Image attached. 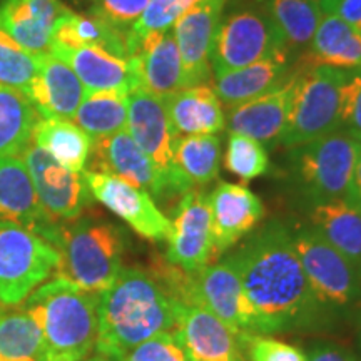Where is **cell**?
Wrapping results in <instances>:
<instances>
[{
	"label": "cell",
	"mask_w": 361,
	"mask_h": 361,
	"mask_svg": "<svg viewBox=\"0 0 361 361\" xmlns=\"http://www.w3.org/2000/svg\"><path fill=\"white\" fill-rule=\"evenodd\" d=\"M236 266L252 335L326 329L336 319L316 300L293 245V233L271 221L228 255Z\"/></svg>",
	"instance_id": "1"
},
{
	"label": "cell",
	"mask_w": 361,
	"mask_h": 361,
	"mask_svg": "<svg viewBox=\"0 0 361 361\" xmlns=\"http://www.w3.org/2000/svg\"><path fill=\"white\" fill-rule=\"evenodd\" d=\"M179 303L151 269L121 271L99 295V358L121 361L141 343L173 331Z\"/></svg>",
	"instance_id": "2"
},
{
	"label": "cell",
	"mask_w": 361,
	"mask_h": 361,
	"mask_svg": "<svg viewBox=\"0 0 361 361\" xmlns=\"http://www.w3.org/2000/svg\"><path fill=\"white\" fill-rule=\"evenodd\" d=\"M42 323L49 361H84L96 350L99 295L54 276L27 298Z\"/></svg>",
	"instance_id": "3"
},
{
	"label": "cell",
	"mask_w": 361,
	"mask_h": 361,
	"mask_svg": "<svg viewBox=\"0 0 361 361\" xmlns=\"http://www.w3.org/2000/svg\"><path fill=\"white\" fill-rule=\"evenodd\" d=\"M59 226L56 246L61 255L56 276L85 291L101 295L123 271L126 236L114 223L94 218Z\"/></svg>",
	"instance_id": "4"
},
{
	"label": "cell",
	"mask_w": 361,
	"mask_h": 361,
	"mask_svg": "<svg viewBox=\"0 0 361 361\" xmlns=\"http://www.w3.org/2000/svg\"><path fill=\"white\" fill-rule=\"evenodd\" d=\"M361 142L338 129L288 149L286 174L296 196L308 207L346 200Z\"/></svg>",
	"instance_id": "5"
},
{
	"label": "cell",
	"mask_w": 361,
	"mask_h": 361,
	"mask_svg": "<svg viewBox=\"0 0 361 361\" xmlns=\"http://www.w3.org/2000/svg\"><path fill=\"white\" fill-rule=\"evenodd\" d=\"M293 233V245L316 300L336 322L361 308V269L310 226Z\"/></svg>",
	"instance_id": "6"
},
{
	"label": "cell",
	"mask_w": 361,
	"mask_h": 361,
	"mask_svg": "<svg viewBox=\"0 0 361 361\" xmlns=\"http://www.w3.org/2000/svg\"><path fill=\"white\" fill-rule=\"evenodd\" d=\"M343 80V69L300 64L279 146L290 149L341 129Z\"/></svg>",
	"instance_id": "7"
},
{
	"label": "cell",
	"mask_w": 361,
	"mask_h": 361,
	"mask_svg": "<svg viewBox=\"0 0 361 361\" xmlns=\"http://www.w3.org/2000/svg\"><path fill=\"white\" fill-rule=\"evenodd\" d=\"M288 54L263 2L226 6L216 32L211 71L221 74Z\"/></svg>",
	"instance_id": "8"
},
{
	"label": "cell",
	"mask_w": 361,
	"mask_h": 361,
	"mask_svg": "<svg viewBox=\"0 0 361 361\" xmlns=\"http://www.w3.org/2000/svg\"><path fill=\"white\" fill-rule=\"evenodd\" d=\"M61 255L40 234L0 223V305L17 306L56 276Z\"/></svg>",
	"instance_id": "9"
},
{
	"label": "cell",
	"mask_w": 361,
	"mask_h": 361,
	"mask_svg": "<svg viewBox=\"0 0 361 361\" xmlns=\"http://www.w3.org/2000/svg\"><path fill=\"white\" fill-rule=\"evenodd\" d=\"M128 104L129 111L126 129L130 137L164 178L169 197L183 196L194 186L176 166L174 144L179 134L171 124L164 101L147 92L146 89L139 87L129 94Z\"/></svg>",
	"instance_id": "10"
},
{
	"label": "cell",
	"mask_w": 361,
	"mask_h": 361,
	"mask_svg": "<svg viewBox=\"0 0 361 361\" xmlns=\"http://www.w3.org/2000/svg\"><path fill=\"white\" fill-rule=\"evenodd\" d=\"M20 156L34 183L40 206L54 221L67 223L78 219L92 204L94 197L82 173L67 169L34 142Z\"/></svg>",
	"instance_id": "11"
},
{
	"label": "cell",
	"mask_w": 361,
	"mask_h": 361,
	"mask_svg": "<svg viewBox=\"0 0 361 361\" xmlns=\"http://www.w3.org/2000/svg\"><path fill=\"white\" fill-rule=\"evenodd\" d=\"M180 303L206 308L236 333H252V319L241 279L229 256L188 273Z\"/></svg>",
	"instance_id": "12"
},
{
	"label": "cell",
	"mask_w": 361,
	"mask_h": 361,
	"mask_svg": "<svg viewBox=\"0 0 361 361\" xmlns=\"http://www.w3.org/2000/svg\"><path fill=\"white\" fill-rule=\"evenodd\" d=\"M214 258L209 194L192 188L180 196L174 209L166 259L186 273H194Z\"/></svg>",
	"instance_id": "13"
},
{
	"label": "cell",
	"mask_w": 361,
	"mask_h": 361,
	"mask_svg": "<svg viewBox=\"0 0 361 361\" xmlns=\"http://www.w3.org/2000/svg\"><path fill=\"white\" fill-rule=\"evenodd\" d=\"M82 174L94 200L119 216L139 236L154 243L168 241L171 219L157 207L151 194L111 174L87 169Z\"/></svg>",
	"instance_id": "14"
},
{
	"label": "cell",
	"mask_w": 361,
	"mask_h": 361,
	"mask_svg": "<svg viewBox=\"0 0 361 361\" xmlns=\"http://www.w3.org/2000/svg\"><path fill=\"white\" fill-rule=\"evenodd\" d=\"M228 0H201L173 27L183 64L184 87L209 84L211 52Z\"/></svg>",
	"instance_id": "15"
},
{
	"label": "cell",
	"mask_w": 361,
	"mask_h": 361,
	"mask_svg": "<svg viewBox=\"0 0 361 361\" xmlns=\"http://www.w3.org/2000/svg\"><path fill=\"white\" fill-rule=\"evenodd\" d=\"M89 161L90 168L87 171L123 179L135 188L144 189L154 201L169 200L164 178L152 161L144 154L142 149L134 142L128 129L92 141Z\"/></svg>",
	"instance_id": "16"
},
{
	"label": "cell",
	"mask_w": 361,
	"mask_h": 361,
	"mask_svg": "<svg viewBox=\"0 0 361 361\" xmlns=\"http://www.w3.org/2000/svg\"><path fill=\"white\" fill-rule=\"evenodd\" d=\"M0 223L19 224L56 245L61 223L40 206L22 156L0 157Z\"/></svg>",
	"instance_id": "17"
},
{
	"label": "cell",
	"mask_w": 361,
	"mask_h": 361,
	"mask_svg": "<svg viewBox=\"0 0 361 361\" xmlns=\"http://www.w3.org/2000/svg\"><path fill=\"white\" fill-rule=\"evenodd\" d=\"M298 69H300V66H298ZM298 69L293 72V75L286 82L271 90V92L228 107L226 128L229 133L256 139L264 147L279 146V139H281V134L288 123V116H290Z\"/></svg>",
	"instance_id": "18"
},
{
	"label": "cell",
	"mask_w": 361,
	"mask_h": 361,
	"mask_svg": "<svg viewBox=\"0 0 361 361\" xmlns=\"http://www.w3.org/2000/svg\"><path fill=\"white\" fill-rule=\"evenodd\" d=\"M209 207L216 256L255 231L266 214L259 196L245 184L234 183H219L209 192Z\"/></svg>",
	"instance_id": "19"
},
{
	"label": "cell",
	"mask_w": 361,
	"mask_h": 361,
	"mask_svg": "<svg viewBox=\"0 0 361 361\" xmlns=\"http://www.w3.org/2000/svg\"><path fill=\"white\" fill-rule=\"evenodd\" d=\"M176 331L192 361H245L241 333L206 308L179 303Z\"/></svg>",
	"instance_id": "20"
},
{
	"label": "cell",
	"mask_w": 361,
	"mask_h": 361,
	"mask_svg": "<svg viewBox=\"0 0 361 361\" xmlns=\"http://www.w3.org/2000/svg\"><path fill=\"white\" fill-rule=\"evenodd\" d=\"M67 12L61 0H2L0 27L24 51L40 56L49 52L59 20Z\"/></svg>",
	"instance_id": "21"
},
{
	"label": "cell",
	"mask_w": 361,
	"mask_h": 361,
	"mask_svg": "<svg viewBox=\"0 0 361 361\" xmlns=\"http://www.w3.org/2000/svg\"><path fill=\"white\" fill-rule=\"evenodd\" d=\"M85 87L75 72L54 54H40L39 71L30 84L27 97L45 119L74 121Z\"/></svg>",
	"instance_id": "22"
},
{
	"label": "cell",
	"mask_w": 361,
	"mask_h": 361,
	"mask_svg": "<svg viewBox=\"0 0 361 361\" xmlns=\"http://www.w3.org/2000/svg\"><path fill=\"white\" fill-rule=\"evenodd\" d=\"M49 52L75 72L85 90H117L130 94L139 89L133 59L117 57L97 47H66L59 44H51Z\"/></svg>",
	"instance_id": "23"
},
{
	"label": "cell",
	"mask_w": 361,
	"mask_h": 361,
	"mask_svg": "<svg viewBox=\"0 0 361 361\" xmlns=\"http://www.w3.org/2000/svg\"><path fill=\"white\" fill-rule=\"evenodd\" d=\"M298 66L290 54H278L241 69L213 74L211 87L221 102L231 107L279 87L291 78Z\"/></svg>",
	"instance_id": "24"
},
{
	"label": "cell",
	"mask_w": 361,
	"mask_h": 361,
	"mask_svg": "<svg viewBox=\"0 0 361 361\" xmlns=\"http://www.w3.org/2000/svg\"><path fill=\"white\" fill-rule=\"evenodd\" d=\"M130 59L141 89L161 99L184 89L183 64L173 29L149 35Z\"/></svg>",
	"instance_id": "25"
},
{
	"label": "cell",
	"mask_w": 361,
	"mask_h": 361,
	"mask_svg": "<svg viewBox=\"0 0 361 361\" xmlns=\"http://www.w3.org/2000/svg\"><path fill=\"white\" fill-rule=\"evenodd\" d=\"M162 101L179 135L219 134L226 129L223 102L211 84L184 87Z\"/></svg>",
	"instance_id": "26"
},
{
	"label": "cell",
	"mask_w": 361,
	"mask_h": 361,
	"mask_svg": "<svg viewBox=\"0 0 361 361\" xmlns=\"http://www.w3.org/2000/svg\"><path fill=\"white\" fill-rule=\"evenodd\" d=\"M300 64L361 69V30L335 13H324Z\"/></svg>",
	"instance_id": "27"
},
{
	"label": "cell",
	"mask_w": 361,
	"mask_h": 361,
	"mask_svg": "<svg viewBox=\"0 0 361 361\" xmlns=\"http://www.w3.org/2000/svg\"><path fill=\"white\" fill-rule=\"evenodd\" d=\"M310 228L361 269V207L348 200L313 206Z\"/></svg>",
	"instance_id": "28"
},
{
	"label": "cell",
	"mask_w": 361,
	"mask_h": 361,
	"mask_svg": "<svg viewBox=\"0 0 361 361\" xmlns=\"http://www.w3.org/2000/svg\"><path fill=\"white\" fill-rule=\"evenodd\" d=\"M264 11L276 27L284 49L295 61L308 51L316 29L324 17L319 0H263Z\"/></svg>",
	"instance_id": "29"
},
{
	"label": "cell",
	"mask_w": 361,
	"mask_h": 361,
	"mask_svg": "<svg viewBox=\"0 0 361 361\" xmlns=\"http://www.w3.org/2000/svg\"><path fill=\"white\" fill-rule=\"evenodd\" d=\"M32 142L75 173L85 169L92 149V139L78 124L66 119L40 117L34 128Z\"/></svg>",
	"instance_id": "30"
},
{
	"label": "cell",
	"mask_w": 361,
	"mask_h": 361,
	"mask_svg": "<svg viewBox=\"0 0 361 361\" xmlns=\"http://www.w3.org/2000/svg\"><path fill=\"white\" fill-rule=\"evenodd\" d=\"M0 361H49L42 323L29 306L0 313Z\"/></svg>",
	"instance_id": "31"
},
{
	"label": "cell",
	"mask_w": 361,
	"mask_h": 361,
	"mask_svg": "<svg viewBox=\"0 0 361 361\" xmlns=\"http://www.w3.org/2000/svg\"><path fill=\"white\" fill-rule=\"evenodd\" d=\"M52 44L66 45V47H97L117 57L130 59L126 34L92 13L79 16L72 11L67 12L59 20Z\"/></svg>",
	"instance_id": "32"
},
{
	"label": "cell",
	"mask_w": 361,
	"mask_h": 361,
	"mask_svg": "<svg viewBox=\"0 0 361 361\" xmlns=\"http://www.w3.org/2000/svg\"><path fill=\"white\" fill-rule=\"evenodd\" d=\"M39 119L37 109L24 92L0 85V157L20 156L32 142Z\"/></svg>",
	"instance_id": "33"
},
{
	"label": "cell",
	"mask_w": 361,
	"mask_h": 361,
	"mask_svg": "<svg viewBox=\"0 0 361 361\" xmlns=\"http://www.w3.org/2000/svg\"><path fill=\"white\" fill-rule=\"evenodd\" d=\"M128 96L117 90H85L74 123L92 141L109 137L128 126Z\"/></svg>",
	"instance_id": "34"
},
{
	"label": "cell",
	"mask_w": 361,
	"mask_h": 361,
	"mask_svg": "<svg viewBox=\"0 0 361 361\" xmlns=\"http://www.w3.org/2000/svg\"><path fill=\"white\" fill-rule=\"evenodd\" d=\"M174 161L194 188L206 186L219 174L221 137L218 134L178 135Z\"/></svg>",
	"instance_id": "35"
},
{
	"label": "cell",
	"mask_w": 361,
	"mask_h": 361,
	"mask_svg": "<svg viewBox=\"0 0 361 361\" xmlns=\"http://www.w3.org/2000/svg\"><path fill=\"white\" fill-rule=\"evenodd\" d=\"M200 2L201 0H149L146 11L128 32L129 56H134L149 35L173 29L176 22Z\"/></svg>",
	"instance_id": "36"
},
{
	"label": "cell",
	"mask_w": 361,
	"mask_h": 361,
	"mask_svg": "<svg viewBox=\"0 0 361 361\" xmlns=\"http://www.w3.org/2000/svg\"><path fill=\"white\" fill-rule=\"evenodd\" d=\"M224 168L231 174L238 176L243 183H250L268 173V151L256 139L229 133L224 152Z\"/></svg>",
	"instance_id": "37"
},
{
	"label": "cell",
	"mask_w": 361,
	"mask_h": 361,
	"mask_svg": "<svg viewBox=\"0 0 361 361\" xmlns=\"http://www.w3.org/2000/svg\"><path fill=\"white\" fill-rule=\"evenodd\" d=\"M39 71V56L24 51L0 27V85L20 90L27 96Z\"/></svg>",
	"instance_id": "38"
},
{
	"label": "cell",
	"mask_w": 361,
	"mask_h": 361,
	"mask_svg": "<svg viewBox=\"0 0 361 361\" xmlns=\"http://www.w3.org/2000/svg\"><path fill=\"white\" fill-rule=\"evenodd\" d=\"M245 361H306V355L296 346L268 335L241 333Z\"/></svg>",
	"instance_id": "39"
},
{
	"label": "cell",
	"mask_w": 361,
	"mask_h": 361,
	"mask_svg": "<svg viewBox=\"0 0 361 361\" xmlns=\"http://www.w3.org/2000/svg\"><path fill=\"white\" fill-rule=\"evenodd\" d=\"M121 361H192L178 331L161 333L141 343L123 356Z\"/></svg>",
	"instance_id": "40"
},
{
	"label": "cell",
	"mask_w": 361,
	"mask_h": 361,
	"mask_svg": "<svg viewBox=\"0 0 361 361\" xmlns=\"http://www.w3.org/2000/svg\"><path fill=\"white\" fill-rule=\"evenodd\" d=\"M149 0H92L90 13L121 30L128 37L139 17L146 11Z\"/></svg>",
	"instance_id": "41"
},
{
	"label": "cell",
	"mask_w": 361,
	"mask_h": 361,
	"mask_svg": "<svg viewBox=\"0 0 361 361\" xmlns=\"http://www.w3.org/2000/svg\"><path fill=\"white\" fill-rule=\"evenodd\" d=\"M341 129L361 142V69L345 71L341 92Z\"/></svg>",
	"instance_id": "42"
},
{
	"label": "cell",
	"mask_w": 361,
	"mask_h": 361,
	"mask_svg": "<svg viewBox=\"0 0 361 361\" xmlns=\"http://www.w3.org/2000/svg\"><path fill=\"white\" fill-rule=\"evenodd\" d=\"M306 361H361L355 351L333 341H314L306 351Z\"/></svg>",
	"instance_id": "43"
},
{
	"label": "cell",
	"mask_w": 361,
	"mask_h": 361,
	"mask_svg": "<svg viewBox=\"0 0 361 361\" xmlns=\"http://www.w3.org/2000/svg\"><path fill=\"white\" fill-rule=\"evenodd\" d=\"M328 13H335L355 29L361 30V0H340Z\"/></svg>",
	"instance_id": "44"
},
{
	"label": "cell",
	"mask_w": 361,
	"mask_h": 361,
	"mask_svg": "<svg viewBox=\"0 0 361 361\" xmlns=\"http://www.w3.org/2000/svg\"><path fill=\"white\" fill-rule=\"evenodd\" d=\"M346 200L361 207V154L358 157V162H356L353 179H351L348 194H346Z\"/></svg>",
	"instance_id": "45"
},
{
	"label": "cell",
	"mask_w": 361,
	"mask_h": 361,
	"mask_svg": "<svg viewBox=\"0 0 361 361\" xmlns=\"http://www.w3.org/2000/svg\"><path fill=\"white\" fill-rule=\"evenodd\" d=\"M319 2H322L324 13H328V12H331V8L335 7L336 2H340V0H319Z\"/></svg>",
	"instance_id": "46"
},
{
	"label": "cell",
	"mask_w": 361,
	"mask_h": 361,
	"mask_svg": "<svg viewBox=\"0 0 361 361\" xmlns=\"http://www.w3.org/2000/svg\"><path fill=\"white\" fill-rule=\"evenodd\" d=\"M263 0H228L226 6H243V4H259Z\"/></svg>",
	"instance_id": "47"
},
{
	"label": "cell",
	"mask_w": 361,
	"mask_h": 361,
	"mask_svg": "<svg viewBox=\"0 0 361 361\" xmlns=\"http://www.w3.org/2000/svg\"><path fill=\"white\" fill-rule=\"evenodd\" d=\"M90 361H107V360H104V358H96V360H90Z\"/></svg>",
	"instance_id": "48"
},
{
	"label": "cell",
	"mask_w": 361,
	"mask_h": 361,
	"mask_svg": "<svg viewBox=\"0 0 361 361\" xmlns=\"http://www.w3.org/2000/svg\"><path fill=\"white\" fill-rule=\"evenodd\" d=\"M360 348H361V331H360Z\"/></svg>",
	"instance_id": "49"
}]
</instances>
